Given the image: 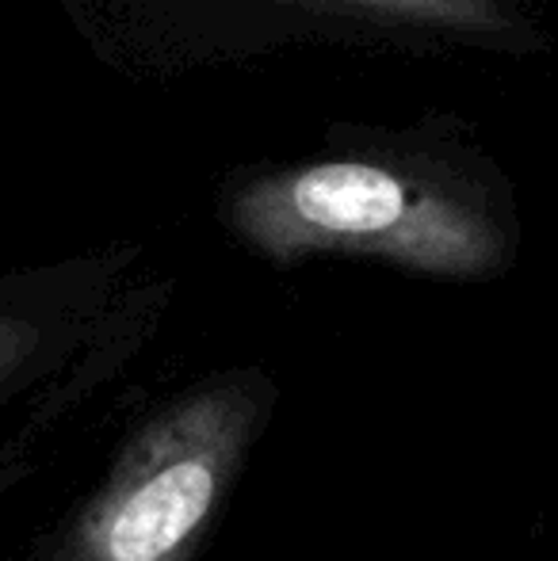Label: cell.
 I'll return each mask as SVG.
<instances>
[{
	"mask_svg": "<svg viewBox=\"0 0 558 561\" xmlns=\"http://www.w3.org/2000/svg\"><path fill=\"white\" fill-rule=\"evenodd\" d=\"M230 226L280 267L360 256L436 279H493L513 260V229L482 199L379 161H318L249 180Z\"/></svg>",
	"mask_w": 558,
	"mask_h": 561,
	"instance_id": "cell-2",
	"label": "cell"
},
{
	"mask_svg": "<svg viewBox=\"0 0 558 561\" xmlns=\"http://www.w3.org/2000/svg\"><path fill=\"white\" fill-rule=\"evenodd\" d=\"M318 4L352 8L387 23L447 31V35H498L509 27V15L501 12L498 0H318Z\"/></svg>",
	"mask_w": 558,
	"mask_h": 561,
	"instance_id": "cell-3",
	"label": "cell"
},
{
	"mask_svg": "<svg viewBox=\"0 0 558 561\" xmlns=\"http://www.w3.org/2000/svg\"><path fill=\"white\" fill-rule=\"evenodd\" d=\"M280 409L261 367L172 390L130 424L100 481L35 535L27 561H200Z\"/></svg>",
	"mask_w": 558,
	"mask_h": 561,
	"instance_id": "cell-1",
	"label": "cell"
}]
</instances>
